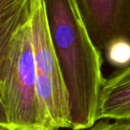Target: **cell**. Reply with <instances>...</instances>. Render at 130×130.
<instances>
[{
    "label": "cell",
    "mask_w": 130,
    "mask_h": 130,
    "mask_svg": "<svg viewBox=\"0 0 130 130\" xmlns=\"http://www.w3.org/2000/svg\"><path fill=\"white\" fill-rule=\"evenodd\" d=\"M0 124L9 125L8 119H7V116H6V110H5L4 105H3L1 100H0Z\"/></svg>",
    "instance_id": "9c48e42d"
},
{
    "label": "cell",
    "mask_w": 130,
    "mask_h": 130,
    "mask_svg": "<svg viewBox=\"0 0 130 130\" xmlns=\"http://www.w3.org/2000/svg\"><path fill=\"white\" fill-rule=\"evenodd\" d=\"M86 130H130L129 121H113L99 120L93 126Z\"/></svg>",
    "instance_id": "ba28073f"
},
{
    "label": "cell",
    "mask_w": 130,
    "mask_h": 130,
    "mask_svg": "<svg viewBox=\"0 0 130 130\" xmlns=\"http://www.w3.org/2000/svg\"><path fill=\"white\" fill-rule=\"evenodd\" d=\"M0 130H32V129H24V128L15 127V126H10V125L0 124Z\"/></svg>",
    "instance_id": "30bf717a"
},
{
    "label": "cell",
    "mask_w": 130,
    "mask_h": 130,
    "mask_svg": "<svg viewBox=\"0 0 130 130\" xmlns=\"http://www.w3.org/2000/svg\"><path fill=\"white\" fill-rule=\"evenodd\" d=\"M104 53L109 63L119 69L126 67L130 65V38L113 40Z\"/></svg>",
    "instance_id": "52a82bcc"
},
{
    "label": "cell",
    "mask_w": 130,
    "mask_h": 130,
    "mask_svg": "<svg viewBox=\"0 0 130 130\" xmlns=\"http://www.w3.org/2000/svg\"><path fill=\"white\" fill-rule=\"evenodd\" d=\"M51 38L69 94L71 129L97 122L103 76L102 52L94 45L75 0H44Z\"/></svg>",
    "instance_id": "6da1fadb"
},
{
    "label": "cell",
    "mask_w": 130,
    "mask_h": 130,
    "mask_svg": "<svg viewBox=\"0 0 130 130\" xmlns=\"http://www.w3.org/2000/svg\"><path fill=\"white\" fill-rule=\"evenodd\" d=\"M29 22L42 110L53 130L71 128L69 94L53 45L44 0H33Z\"/></svg>",
    "instance_id": "3957f363"
},
{
    "label": "cell",
    "mask_w": 130,
    "mask_h": 130,
    "mask_svg": "<svg viewBox=\"0 0 130 130\" xmlns=\"http://www.w3.org/2000/svg\"><path fill=\"white\" fill-rule=\"evenodd\" d=\"M97 120H130V65L104 78L98 103Z\"/></svg>",
    "instance_id": "5b68a950"
},
{
    "label": "cell",
    "mask_w": 130,
    "mask_h": 130,
    "mask_svg": "<svg viewBox=\"0 0 130 130\" xmlns=\"http://www.w3.org/2000/svg\"><path fill=\"white\" fill-rule=\"evenodd\" d=\"M93 43L104 52L113 40L130 38V0H75Z\"/></svg>",
    "instance_id": "277c9868"
},
{
    "label": "cell",
    "mask_w": 130,
    "mask_h": 130,
    "mask_svg": "<svg viewBox=\"0 0 130 130\" xmlns=\"http://www.w3.org/2000/svg\"><path fill=\"white\" fill-rule=\"evenodd\" d=\"M33 0H0V83L17 31L29 21Z\"/></svg>",
    "instance_id": "8992f818"
},
{
    "label": "cell",
    "mask_w": 130,
    "mask_h": 130,
    "mask_svg": "<svg viewBox=\"0 0 130 130\" xmlns=\"http://www.w3.org/2000/svg\"><path fill=\"white\" fill-rule=\"evenodd\" d=\"M29 22L17 31L13 38L0 83V100L10 126L24 129L53 130L38 96L37 71Z\"/></svg>",
    "instance_id": "7a4b0ae2"
}]
</instances>
